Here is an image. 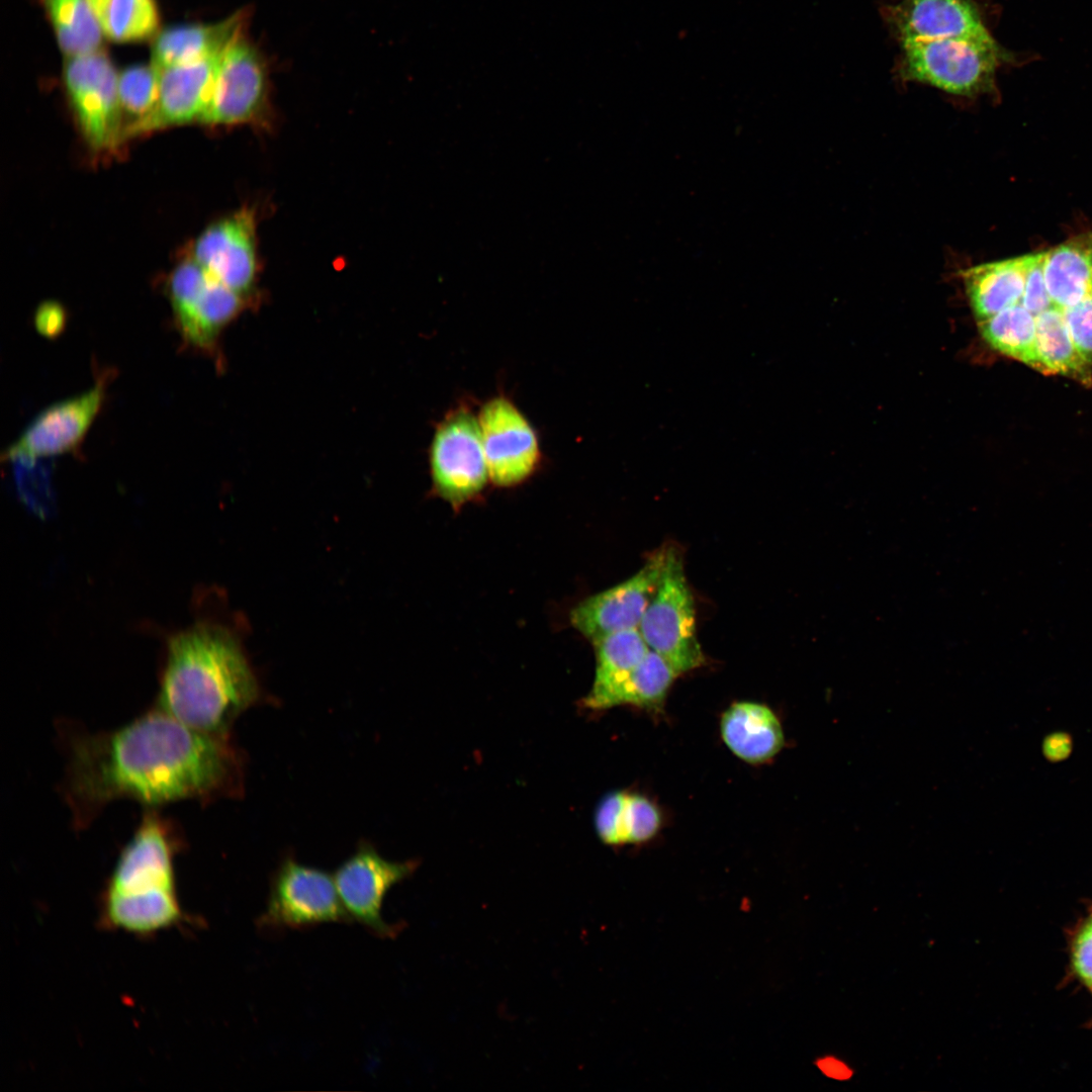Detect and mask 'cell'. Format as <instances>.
<instances>
[{
    "label": "cell",
    "mask_w": 1092,
    "mask_h": 1092,
    "mask_svg": "<svg viewBox=\"0 0 1092 1092\" xmlns=\"http://www.w3.org/2000/svg\"><path fill=\"white\" fill-rule=\"evenodd\" d=\"M241 768L229 736L192 728L154 706L113 730L69 733L62 788L82 829L121 799L156 807L233 795Z\"/></svg>",
    "instance_id": "cell-1"
},
{
    "label": "cell",
    "mask_w": 1092,
    "mask_h": 1092,
    "mask_svg": "<svg viewBox=\"0 0 1092 1092\" xmlns=\"http://www.w3.org/2000/svg\"><path fill=\"white\" fill-rule=\"evenodd\" d=\"M260 686L238 639L202 624L172 637L155 707L200 731L229 736Z\"/></svg>",
    "instance_id": "cell-2"
},
{
    "label": "cell",
    "mask_w": 1092,
    "mask_h": 1092,
    "mask_svg": "<svg viewBox=\"0 0 1092 1092\" xmlns=\"http://www.w3.org/2000/svg\"><path fill=\"white\" fill-rule=\"evenodd\" d=\"M179 849L170 820L148 810L101 892L98 922L103 929L150 938L186 921L175 874Z\"/></svg>",
    "instance_id": "cell-3"
},
{
    "label": "cell",
    "mask_w": 1092,
    "mask_h": 1092,
    "mask_svg": "<svg viewBox=\"0 0 1092 1092\" xmlns=\"http://www.w3.org/2000/svg\"><path fill=\"white\" fill-rule=\"evenodd\" d=\"M1004 53L991 34L902 43L899 73L906 81L976 97L993 92Z\"/></svg>",
    "instance_id": "cell-4"
},
{
    "label": "cell",
    "mask_w": 1092,
    "mask_h": 1092,
    "mask_svg": "<svg viewBox=\"0 0 1092 1092\" xmlns=\"http://www.w3.org/2000/svg\"><path fill=\"white\" fill-rule=\"evenodd\" d=\"M638 630L649 649L659 654L678 675L705 663L682 555L673 545H666L659 583Z\"/></svg>",
    "instance_id": "cell-5"
},
{
    "label": "cell",
    "mask_w": 1092,
    "mask_h": 1092,
    "mask_svg": "<svg viewBox=\"0 0 1092 1092\" xmlns=\"http://www.w3.org/2000/svg\"><path fill=\"white\" fill-rule=\"evenodd\" d=\"M434 492L454 509L476 498L489 474L477 413L468 401L451 407L437 424L429 448Z\"/></svg>",
    "instance_id": "cell-6"
},
{
    "label": "cell",
    "mask_w": 1092,
    "mask_h": 1092,
    "mask_svg": "<svg viewBox=\"0 0 1092 1092\" xmlns=\"http://www.w3.org/2000/svg\"><path fill=\"white\" fill-rule=\"evenodd\" d=\"M64 84L81 133L90 149L112 151L123 139L118 74L104 51L66 57Z\"/></svg>",
    "instance_id": "cell-7"
},
{
    "label": "cell",
    "mask_w": 1092,
    "mask_h": 1092,
    "mask_svg": "<svg viewBox=\"0 0 1092 1092\" xmlns=\"http://www.w3.org/2000/svg\"><path fill=\"white\" fill-rule=\"evenodd\" d=\"M350 921L332 876L286 858L273 876L257 925L275 932Z\"/></svg>",
    "instance_id": "cell-8"
},
{
    "label": "cell",
    "mask_w": 1092,
    "mask_h": 1092,
    "mask_svg": "<svg viewBox=\"0 0 1092 1092\" xmlns=\"http://www.w3.org/2000/svg\"><path fill=\"white\" fill-rule=\"evenodd\" d=\"M168 295L182 341L202 352L215 349L220 332L241 311L244 299L192 258L171 273Z\"/></svg>",
    "instance_id": "cell-9"
},
{
    "label": "cell",
    "mask_w": 1092,
    "mask_h": 1092,
    "mask_svg": "<svg viewBox=\"0 0 1092 1092\" xmlns=\"http://www.w3.org/2000/svg\"><path fill=\"white\" fill-rule=\"evenodd\" d=\"M477 416L489 480L512 487L531 477L542 461L539 435L513 399L499 392L480 405Z\"/></svg>",
    "instance_id": "cell-10"
},
{
    "label": "cell",
    "mask_w": 1092,
    "mask_h": 1092,
    "mask_svg": "<svg viewBox=\"0 0 1092 1092\" xmlns=\"http://www.w3.org/2000/svg\"><path fill=\"white\" fill-rule=\"evenodd\" d=\"M413 861H392L372 845L363 843L342 862L333 878L341 902L351 920L379 937H392L397 927L382 916L388 891L415 870Z\"/></svg>",
    "instance_id": "cell-11"
},
{
    "label": "cell",
    "mask_w": 1092,
    "mask_h": 1092,
    "mask_svg": "<svg viewBox=\"0 0 1092 1092\" xmlns=\"http://www.w3.org/2000/svg\"><path fill=\"white\" fill-rule=\"evenodd\" d=\"M665 553L666 545L654 551L634 575L578 603L569 614L571 625L592 642L637 629L657 589Z\"/></svg>",
    "instance_id": "cell-12"
},
{
    "label": "cell",
    "mask_w": 1092,
    "mask_h": 1092,
    "mask_svg": "<svg viewBox=\"0 0 1092 1092\" xmlns=\"http://www.w3.org/2000/svg\"><path fill=\"white\" fill-rule=\"evenodd\" d=\"M266 96L264 59L242 30L222 53L212 95L200 122L235 124L249 121L262 110Z\"/></svg>",
    "instance_id": "cell-13"
},
{
    "label": "cell",
    "mask_w": 1092,
    "mask_h": 1092,
    "mask_svg": "<svg viewBox=\"0 0 1092 1092\" xmlns=\"http://www.w3.org/2000/svg\"><path fill=\"white\" fill-rule=\"evenodd\" d=\"M106 389L107 378L101 377L85 392L48 406L7 447L2 457L49 458L72 452L98 415Z\"/></svg>",
    "instance_id": "cell-14"
},
{
    "label": "cell",
    "mask_w": 1092,
    "mask_h": 1092,
    "mask_svg": "<svg viewBox=\"0 0 1092 1092\" xmlns=\"http://www.w3.org/2000/svg\"><path fill=\"white\" fill-rule=\"evenodd\" d=\"M223 51L161 71L159 97L154 109L124 129V140L172 125L200 121L212 95Z\"/></svg>",
    "instance_id": "cell-15"
},
{
    "label": "cell",
    "mask_w": 1092,
    "mask_h": 1092,
    "mask_svg": "<svg viewBox=\"0 0 1092 1092\" xmlns=\"http://www.w3.org/2000/svg\"><path fill=\"white\" fill-rule=\"evenodd\" d=\"M191 258L235 292L248 294L257 267L251 214L243 211L208 226L195 240Z\"/></svg>",
    "instance_id": "cell-16"
},
{
    "label": "cell",
    "mask_w": 1092,
    "mask_h": 1092,
    "mask_svg": "<svg viewBox=\"0 0 1092 1092\" xmlns=\"http://www.w3.org/2000/svg\"><path fill=\"white\" fill-rule=\"evenodd\" d=\"M884 15L901 43L989 34L971 0H903Z\"/></svg>",
    "instance_id": "cell-17"
},
{
    "label": "cell",
    "mask_w": 1092,
    "mask_h": 1092,
    "mask_svg": "<svg viewBox=\"0 0 1092 1092\" xmlns=\"http://www.w3.org/2000/svg\"><path fill=\"white\" fill-rule=\"evenodd\" d=\"M244 11L212 24L168 27L154 38L151 64L160 71L221 53L243 30Z\"/></svg>",
    "instance_id": "cell-18"
},
{
    "label": "cell",
    "mask_w": 1092,
    "mask_h": 1092,
    "mask_svg": "<svg viewBox=\"0 0 1092 1092\" xmlns=\"http://www.w3.org/2000/svg\"><path fill=\"white\" fill-rule=\"evenodd\" d=\"M721 736L740 759L761 763L772 758L785 744L780 720L765 705L738 702L722 715Z\"/></svg>",
    "instance_id": "cell-19"
},
{
    "label": "cell",
    "mask_w": 1092,
    "mask_h": 1092,
    "mask_svg": "<svg viewBox=\"0 0 1092 1092\" xmlns=\"http://www.w3.org/2000/svg\"><path fill=\"white\" fill-rule=\"evenodd\" d=\"M1031 257L984 263L964 272L966 294L978 323L1021 303Z\"/></svg>",
    "instance_id": "cell-20"
},
{
    "label": "cell",
    "mask_w": 1092,
    "mask_h": 1092,
    "mask_svg": "<svg viewBox=\"0 0 1092 1092\" xmlns=\"http://www.w3.org/2000/svg\"><path fill=\"white\" fill-rule=\"evenodd\" d=\"M1043 276L1053 304L1062 309L1092 298V232L1045 252Z\"/></svg>",
    "instance_id": "cell-21"
},
{
    "label": "cell",
    "mask_w": 1092,
    "mask_h": 1092,
    "mask_svg": "<svg viewBox=\"0 0 1092 1092\" xmlns=\"http://www.w3.org/2000/svg\"><path fill=\"white\" fill-rule=\"evenodd\" d=\"M596 672L585 707L602 710L606 698L635 669L649 652L640 631L629 629L606 635L593 642Z\"/></svg>",
    "instance_id": "cell-22"
},
{
    "label": "cell",
    "mask_w": 1092,
    "mask_h": 1092,
    "mask_svg": "<svg viewBox=\"0 0 1092 1092\" xmlns=\"http://www.w3.org/2000/svg\"><path fill=\"white\" fill-rule=\"evenodd\" d=\"M1036 346L1046 374L1063 375L1083 384L1092 382V366L1071 336L1064 309L1053 305L1035 316Z\"/></svg>",
    "instance_id": "cell-23"
},
{
    "label": "cell",
    "mask_w": 1092,
    "mask_h": 1092,
    "mask_svg": "<svg viewBox=\"0 0 1092 1092\" xmlns=\"http://www.w3.org/2000/svg\"><path fill=\"white\" fill-rule=\"evenodd\" d=\"M978 324L981 336L993 349L1046 374L1036 346L1035 315L1021 303Z\"/></svg>",
    "instance_id": "cell-24"
},
{
    "label": "cell",
    "mask_w": 1092,
    "mask_h": 1092,
    "mask_svg": "<svg viewBox=\"0 0 1092 1092\" xmlns=\"http://www.w3.org/2000/svg\"><path fill=\"white\" fill-rule=\"evenodd\" d=\"M676 676L675 670L659 654L649 650L635 669L606 698L602 710L630 705L658 711Z\"/></svg>",
    "instance_id": "cell-25"
},
{
    "label": "cell",
    "mask_w": 1092,
    "mask_h": 1092,
    "mask_svg": "<svg viewBox=\"0 0 1092 1092\" xmlns=\"http://www.w3.org/2000/svg\"><path fill=\"white\" fill-rule=\"evenodd\" d=\"M42 3L66 57L101 50L103 33L88 0H42Z\"/></svg>",
    "instance_id": "cell-26"
},
{
    "label": "cell",
    "mask_w": 1092,
    "mask_h": 1092,
    "mask_svg": "<svg viewBox=\"0 0 1092 1092\" xmlns=\"http://www.w3.org/2000/svg\"><path fill=\"white\" fill-rule=\"evenodd\" d=\"M102 33L118 42L152 37L160 25L156 0H88Z\"/></svg>",
    "instance_id": "cell-27"
},
{
    "label": "cell",
    "mask_w": 1092,
    "mask_h": 1092,
    "mask_svg": "<svg viewBox=\"0 0 1092 1092\" xmlns=\"http://www.w3.org/2000/svg\"><path fill=\"white\" fill-rule=\"evenodd\" d=\"M46 459L17 457L9 460L19 498L27 509L41 518L50 517L56 507L52 467Z\"/></svg>",
    "instance_id": "cell-28"
},
{
    "label": "cell",
    "mask_w": 1092,
    "mask_h": 1092,
    "mask_svg": "<svg viewBox=\"0 0 1092 1092\" xmlns=\"http://www.w3.org/2000/svg\"><path fill=\"white\" fill-rule=\"evenodd\" d=\"M160 79L161 71L152 64L128 67L118 74L122 115L129 119L124 129L154 109L159 97Z\"/></svg>",
    "instance_id": "cell-29"
},
{
    "label": "cell",
    "mask_w": 1092,
    "mask_h": 1092,
    "mask_svg": "<svg viewBox=\"0 0 1092 1092\" xmlns=\"http://www.w3.org/2000/svg\"><path fill=\"white\" fill-rule=\"evenodd\" d=\"M661 817L649 799L638 794H628L624 828L626 843H639L651 839L658 831Z\"/></svg>",
    "instance_id": "cell-30"
},
{
    "label": "cell",
    "mask_w": 1092,
    "mask_h": 1092,
    "mask_svg": "<svg viewBox=\"0 0 1092 1092\" xmlns=\"http://www.w3.org/2000/svg\"><path fill=\"white\" fill-rule=\"evenodd\" d=\"M627 796L624 792L611 793L599 804L595 825L599 837L607 844L626 843L624 817Z\"/></svg>",
    "instance_id": "cell-31"
},
{
    "label": "cell",
    "mask_w": 1092,
    "mask_h": 1092,
    "mask_svg": "<svg viewBox=\"0 0 1092 1092\" xmlns=\"http://www.w3.org/2000/svg\"><path fill=\"white\" fill-rule=\"evenodd\" d=\"M1043 259V252L1032 254L1021 299V304L1035 316L1054 305L1044 281Z\"/></svg>",
    "instance_id": "cell-32"
},
{
    "label": "cell",
    "mask_w": 1092,
    "mask_h": 1092,
    "mask_svg": "<svg viewBox=\"0 0 1092 1092\" xmlns=\"http://www.w3.org/2000/svg\"><path fill=\"white\" fill-rule=\"evenodd\" d=\"M1064 314L1077 349L1092 366V298L1064 309Z\"/></svg>",
    "instance_id": "cell-33"
},
{
    "label": "cell",
    "mask_w": 1092,
    "mask_h": 1092,
    "mask_svg": "<svg viewBox=\"0 0 1092 1092\" xmlns=\"http://www.w3.org/2000/svg\"><path fill=\"white\" fill-rule=\"evenodd\" d=\"M1071 965L1077 978L1092 993V912L1075 933L1071 945Z\"/></svg>",
    "instance_id": "cell-34"
},
{
    "label": "cell",
    "mask_w": 1092,
    "mask_h": 1092,
    "mask_svg": "<svg viewBox=\"0 0 1092 1092\" xmlns=\"http://www.w3.org/2000/svg\"><path fill=\"white\" fill-rule=\"evenodd\" d=\"M64 323V310L57 303L47 302L42 304L35 314V325L38 331L48 336L60 332Z\"/></svg>",
    "instance_id": "cell-35"
},
{
    "label": "cell",
    "mask_w": 1092,
    "mask_h": 1092,
    "mask_svg": "<svg viewBox=\"0 0 1092 1092\" xmlns=\"http://www.w3.org/2000/svg\"><path fill=\"white\" fill-rule=\"evenodd\" d=\"M819 1068L828 1077L845 1080L851 1076L850 1070L839 1060L828 1058L819 1063Z\"/></svg>",
    "instance_id": "cell-36"
}]
</instances>
